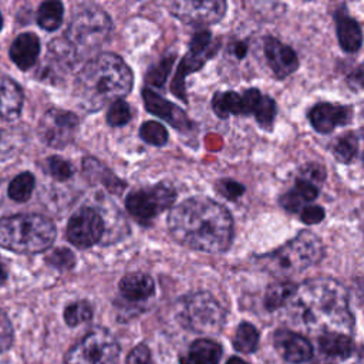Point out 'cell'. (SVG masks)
<instances>
[{"label":"cell","instance_id":"cell-1","mask_svg":"<svg viewBox=\"0 0 364 364\" xmlns=\"http://www.w3.org/2000/svg\"><path fill=\"white\" fill-rule=\"evenodd\" d=\"M289 320L307 333H343L353 328L346 287L331 277H314L296 286L284 306Z\"/></svg>","mask_w":364,"mask_h":364},{"label":"cell","instance_id":"cell-2","mask_svg":"<svg viewBox=\"0 0 364 364\" xmlns=\"http://www.w3.org/2000/svg\"><path fill=\"white\" fill-rule=\"evenodd\" d=\"M168 228L176 242L206 253L225 252L233 236L229 210L206 196H192L175 205L168 216Z\"/></svg>","mask_w":364,"mask_h":364},{"label":"cell","instance_id":"cell-3","mask_svg":"<svg viewBox=\"0 0 364 364\" xmlns=\"http://www.w3.org/2000/svg\"><path fill=\"white\" fill-rule=\"evenodd\" d=\"M132 84L134 75L128 64L114 53H101L84 64L75 91L84 108L97 111L107 102L128 95Z\"/></svg>","mask_w":364,"mask_h":364},{"label":"cell","instance_id":"cell-4","mask_svg":"<svg viewBox=\"0 0 364 364\" xmlns=\"http://www.w3.org/2000/svg\"><path fill=\"white\" fill-rule=\"evenodd\" d=\"M55 235L54 223L41 215H14L0 219V246L16 253L47 250Z\"/></svg>","mask_w":364,"mask_h":364},{"label":"cell","instance_id":"cell-5","mask_svg":"<svg viewBox=\"0 0 364 364\" xmlns=\"http://www.w3.org/2000/svg\"><path fill=\"white\" fill-rule=\"evenodd\" d=\"M323 256L324 246L321 239L310 230H301L279 249L263 255L260 263L272 274L286 276L317 264Z\"/></svg>","mask_w":364,"mask_h":364},{"label":"cell","instance_id":"cell-6","mask_svg":"<svg viewBox=\"0 0 364 364\" xmlns=\"http://www.w3.org/2000/svg\"><path fill=\"white\" fill-rule=\"evenodd\" d=\"M175 314L182 327L198 334H216L226 318L225 309L208 291H195L181 297Z\"/></svg>","mask_w":364,"mask_h":364},{"label":"cell","instance_id":"cell-7","mask_svg":"<svg viewBox=\"0 0 364 364\" xmlns=\"http://www.w3.org/2000/svg\"><path fill=\"white\" fill-rule=\"evenodd\" d=\"M112 21L101 7L84 4L75 10L67 28L65 40L78 53H87L102 46L111 36Z\"/></svg>","mask_w":364,"mask_h":364},{"label":"cell","instance_id":"cell-8","mask_svg":"<svg viewBox=\"0 0 364 364\" xmlns=\"http://www.w3.org/2000/svg\"><path fill=\"white\" fill-rule=\"evenodd\" d=\"M212 109L219 118L252 114L257 124L266 129L272 128L276 117V102L256 88L246 90L243 94L219 91L212 98Z\"/></svg>","mask_w":364,"mask_h":364},{"label":"cell","instance_id":"cell-9","mask_svg":"<svg viewBox=\"0 0 364 364\" xmlns=\"http://www.w3.org/2000/svg\"><path fill=\"white\" fill-rule=\"evenodd\" d=\"M119 344L105 328L97 327L65 354V364H117Z\"/></svg>","mask_w":364,"mask_h":364},{"label":"cell","instance_id":"cell-10","mask_svg":"<svg viewBox=\"0 0 364 364\" xmlns=\"http://www.w3.org/2000/svg\"><path fill=\"white\" fill-rule=\"evenodd\" d=\"M176 192L168 183H156L152 186L132 191L125 198L127 210L139 223L148 225L161 212L171 208L175 202Z\"/></svg>","mask_w":364,"mask_h":364},{"label":"cell","instance_id":"cell-11","mask_svg":"<svg viewBox=\"0 0 364 364\" xmlns=\"http://www.w3.org/2000/svg\"><path fill=\"white\" fill-rule=\"evenodd\" d=\"M104 229L105 223L101 212L95 208L84 206L70 218L65 236L75 247L87 249L97 243H102Z\"/></svg>","mask_w":364,"mask_h":364},{"label":"cell","instance_id":"cell-12","mask_svg":"<svg viewBox=\"0 0 364 364\" xmlns=\"http://www.w3.org/2000/svg\"><path fill=\"white\" fill-rule=\"evenodd\" d=\"M78 122V117L74 112L51 108L40 119V138L53 148H64L74 139Z\"/></svg>","mask_w":364,"mask_h":364},{"label":"cell","instance_id":"cell-13","mask_svg":"<svg viewBox=\"0 0 364 364\" xmlns=\"http://www.w3.org/2000/svg\"><path fill=\"white\" fill-rule=\"evenodd\" d=\"M169 11L186 24L208 26L223 18L226 3L223 0H178L169 6Z\"/></svg>","mask_w":364,"mask_h":364},{"label":"cell","instance_id":"cell-14","mask_svg":"<svg viewBox=\"0 0 364 364\" xmlns=\"http://www.w3.org/2000/svg\"><path fill=\"white\" fill-rule=\"evenodd\" d=\"M263 53L272 73L277 80L289 77L299 67V58L294 50L272 36L264 37Z\"/></svg>","mask_w":364,"mask_h":364},{"label":"cell","instance_id":"cell-15","mask_svg":"<svg viewBox=\"0 0 364 364\" xmlns=\"http://www.w3.org/2000/svg\"><path fill=\"white\" fill-rule=\"evenodd\" d=\"M142 98H144V105L146 111L151 114L162 118L164 121L169 122L173 128L179 131H189L192 129L193 124L186 115V112L176 104L169 102L151 88H144L142 90Z\"/></svg>","mask_w":364,"mask_h":364},{"label":"cell","instance_id":"cell-16","mask_svg":"<svg viewBox=\"0 0 364 364\" xmlns=\"http://www.w3.org/2000/svg\"><path fill=\"white\" fill-rule=\"evenodd\" d=\"M353 111L350 107L318 102L309 111V121L311 127L320 134H330L336 127L350 122Z\"/></svg>","mask_w":364,"mask_h":364},{"label":"cell","instance_id":"cell-17","mask_svg":"<svg viewBox=\"0 0 364 364\" xmlns=\"http://www.w3.org/2000/svg\"><path fill=\"white\" fill-rule=\"evenodd\" d=\"M273 343L279 354L289 363H304L313 357L310 341L287 328H280L273 336Z\"/></svg>","mask_w":364,"mask_h":364},{"label":"cell","instance_id":"cell-18","mask_svg":"<svg viewBox=\"0 0 364 364\" xmlns=\"http://www.w3.org/2000/svg\"><path fill=\"white\" fill-rule=\"evenodd\" d=\"M40 54V40L33 33H21L10 47V58L20 70L31 68Z\"/></svg>","mask_w":364,"mask_h":364},{"label":"cell","instance_id":"cell-19","mask_svg":"<svg viewBox=\"0 0 364 364\" xmlns=\"http://www.w3.org/2000/svg\"><path fill=\"white\" fill-rule=\"evenodd\" d=\"M23 91L11 78L0 74V121H13L20 115Z\"/></svg>","mask_w":364,"mask_h":364},{"label":"cell","instance_id":"cell-20","mask_svg":"<svg viewBox=\"0 0 364 364\" xmlns=\"http://www.w3.org/2000/svg\"><path fill=\"white\" fill-rule=\"evenodd\" d=\"M336 31L340 47L347 53H355L361 48L363 34L355 18L338 10L336 14Z\"/></svg>","mask_w":364,"mask_h":364},{"label":"cell","instance_id":"cell-21","mask_svg":"<svg viewBox=\"0 0 364 364\" xmlns=\"http://www.w3.org/2000/svg\"><path fill=\"white\" fill-rule=\"evenodd\" d=\"M119 293L129 301H141L155 291V282L146 273H128L119 280Z\"/></svg>","mask_w":364,"mask_h":364},{"label":"cell","instance_id":"cell-22","mask_svg":"<svg viewBox=\"0 0 364 364\" xmlns=\"http://www.w3.org/2000/svg\"><path fill=\"white\" fill-rule=\"evenodd\" d=\"M222 357V347L209 340V338H198L195 340L189 351L181 355V364H218Z\"/></svg>","mask_w":364,"mask_h":364},{"label":"cell","instance_id":"cell-23","mask_svg":"<svg viewBox=\"0 0 364 364\" xmlns=\"http://www.w3.org/2000/svg\"><path fill=\"white\" fill-rule=\"evenodd\" d=\"M213 53H195V51H188L185 54V57L182 58L178 71L173 77V81L171 84L172 92L181 98L183 102H186V94H185V78L186 75H189L193 71H198L206 61V58L209 55H212Z\"/></svg>","mask_w":364,"mask_h":364},{"label":"cell","instance_id":"cell-24","mask_svg":"<svg viewBox=\"0 0 364 364\" xmlns=\"http://www.w3.org/2000/svg\"><path fill=\"white\" fill-rule=\"evenodd\" d=\"M82 171L84 175L91 181H100V183H104L105 188L112 193H121L127 183L117 178L109 169H107L102 164H100L95 158H85L82 162Z\"/></svg>","mask_w":364,"mask_h":364},{"label":"cell","instance_id":"cell-25","mask_svg":"<svg viewBox=\"0 0 364 364\" xmlns=\"http://www.w3.org/2000/svg\"><path fill=\"white\" fill-rule=\"evenodd\" d=\"M320 350L328 357L348 358L354 350L350 336L343 333H324L318 336Z\"/></svg>","mask_w":364,"mask_h":364},{"label":"cell","instance_id":"cell-26","mask_svg":"<svg viewBox=\"0 0 364 364\" xmlns=\"http://www.w3.org/2000/svg\"><path fill=\"white\" fill-rule=\"evenodd\" d=\"M64 6L57 0L44 1L40 4L37 11V23L41 28L47 31L57 30L63 23Z\"/></svg>","mask_w":364,"mask_h":364},{"label":"cell","instance_id":"cell-27","mask_svg":"<svg viewBox=\"0 0 364 364\" xmlns=\"http://www.w3.org/2000/svg\"><path fill=\"white\" fill-rule=\"evenodd\" d=\"M294 290L296 284L291 282H280L269 286L264 294V307L270 311L284 307Z\"/></svg>","mask_w":364,"mask_h":364},{"label":"cell","instance_id":"cell-28","mask_svg":"<svg viewBox=\"0 0 364 364\" xmlns=\"http://www.w3.org/2000/svg\"><path fill=\"white\" fill-rule=\"evenodd\" d=\"M331 152L338 162L350 164L358 152V138L354 132H347L338 136L331 145Z\"/></svg>","mask_w":364,"mask_h":364},{"label":"cell","instance_id":"cell-29","mask_svg":"<svg viewBox=\"0 0 364 364\" xmlns=\"http://www.w3.org/2000/svg\"><path fill=\"white\" fill-rule=\"evenodd\" d=\"M259 343V331L250 323H240L233 336V347L240 353H252Z\"/></svg>","mask_w":364,"mask_h":364},{"label":"cell","instance_id":"cell-30","mask_svg":"<svg viewBox=\"0 0 364 364\" xmlns=\"http://www.w3.org/2000/svg\"><path fill=\"white\" fill-rule=\"evenodd\" d=\"M34 185H36V181L33 173L23 172L16 178H13V181L10 182L7 189L9 196L16 202H26L31 196Z\"/></svg>","mask_w":364,"mask_h":364},{"label":"cell","instance_id":"cell-31","mask_svg":"<svg viewBox=\"0 0 364 364\" xmlns=\"http://www.w3.org/2000/svg\"><path fill=\"white\" fill-rule=\"evenodd\" d=\"M139 136L144 142L154 146H164L168 142L166 128L156 121H146L139 128Z\"/></svg>","mask_w":364,"mask_h":364},{"label":"cell","instance_id":"cell-32","mask_svg":"<svg viewBox=\"0 0 364 364\" xmlns=\"http://www.w3.org/2000/svg\"><path fill=\"white\" fill-rule=\"evenodd\" d=\"M91 317H92V309L84 300L74 301V303L68 304L65 307V310H64V320L71 327H75V326H78L81 323H85Z\"/></svg>","mask_w":364,"mask_h":364},{"label":"cell","instance_id":"cell-33","mask_svg":"<svg viewBox=\"0 0 364 364\" xmlns=\"http://www.w3.org/2000/svg\"><path fill=\"white\" fill-rule=\"evenodd\" d=\"M131 118H132V112H131V108L127 101L117 100V101L111 102L108 112H107V122L111 127H122V125L128 124L131 121Z\"/></svg>","mask_w":364,"mask_h":364},{"label":"cell","instance_id":"cell-34","mask_svg":"<svg viewBox=\"0 0 364 364\" xmlns=\"http://www.w3.org/2000/svg\"><path fill=\"white\" fill-rule=\"evenodd\" d=\"M173 61H175V55H168L162 58L158 64L151 67V70L146 74V81L155 87H162L169 75Z\"/></svg>","mask_w":364,"mask_h":364},{"label":"cell","instance_id":"cell-35","mask_svg":"<svg viewBox=\"0 0 364 364\" xmlns=\"http://www.w3.org/2000/svg\"><path fill=\"white\" fill-rule=\"evenodd\" d=\"M46 262L58 270H70L75 266V256L71 250L65 247H58L47 255Z\"/></svg>","mask_w":364,"mask_h":364},{"label":"cell","instance_id":"cell-36","mask_svg":"<svg viewBox=\"0 0 364 364\" xmlns=\"http://www.w3.org/2000/svg\"><path fill=\"white\" fill-rule=\"evenodd\" d=\"M47 172L57 181H67L73 176L74 168L68 161L60 156H50L47 159Z\"/></svg>","mask_w":364,"mask_h":364},{"label":"cell","instance_id":"cell-37","mask_svg":"<svg viewBox=\"0 0 364 364\" xmlns=\"http://www.w3.org/2000/svg\"><path fill=\"white\" fill-rule=\"evenodd\" d=\"M216 191L226 199L229 200H235L237 199L239 196L243 195L245 192V186L233 179H220L216 182L215 185Z\"/></svg>","mask_w":364,"mask_h":364},{"label":"cell","instance_id":"cell-38","mask_svg":"<svg viewBox=\"0 0 364 364\" xmlns=\"http://www.w3.org/2000/svg\"><path fill=\"white\" fill-rule=\"evenodd\" d=\"M291 189L303 199L304 203H310L318 196V186L303 178L297 179Z\"/></svg>","mask_w":364,"mask_h":364},{"label":"cell","instance_id":"cell-39","mask_svg":"<svg viewBox=\"0 0 364 364\" xmlns=\"http://www.w3.org/2000/svg\"><path fill=\"white\" fill-rule=\"evenodd\" d=\"M324 209L318 205H304L300 209V220L304 225H316L324 219Z\"/></svg>","mask_w":364,"mask_h":364},{"label":"cell","instance_id":"cell-40","mask_svg":"<svg viewBox=\"0 0 364 364\" xmlns=\"http://www.w3.org/2000/svg\"><path fill=\"white\" fill-rule=\"evenodd\" d=\"M13 341V327L4 311L0 309V353L6 351Z\"/></svg>","mask_w":364,"mask_h":364},{"label":"cell","instance_id":"cell-41","mask_svg":"<svg viewBox=\"0 0 364 364\" xmlns=\"http://www.w3.org/2000/svg\"><path fill=\"white\" fill-rule=\"evenodd\" d=\"M127 364H152L151 351L146 344H138L127 357Z\"/></svg>","mask_w":364,"mask_h":364},{"label":"cell","instance_id":"cell-42","mask_svg":"<svg viewBox=\"0 0 364 364\" xmlns=\"http://www.w3.org/2000/svg\"><path fill=\"white\" fill-rule=\"evenodd\" d=\"M303 173V179H307L313 183L316 182H321L324 181L326 178V172H324V168H321L320 165H316V164H310L304 168V171H301Z\"/></svg>","mask_w":364,"mask_h":364},{"label":"cell","instance_id":"cell-43","mask_svg":"<svg viewBox=\"0 0 364 364\" xmlns=\"http://www.w3.org/2000/svg\"><path fill=\"white\" fill-rule=\"evenodd\" d=\"M246 50H247V47H246L243 43H237V44L235 46V54H236V57H237V58H243L245 54H246Z\"/></svg>","mask_w":364,"mask_h":364},{"label":"cell","instance_id":"cell-44","mask_svg":"<svg viewBox=\"0 0 364 364\" xmlns=\"http://www.w3.org/2000/svg\"><path fill=\"white\" fill-rule=\"evenodd\" d=\"M226 364H247L246 361H243L242 358H239V357H230L229 360H228V363Z\"/></svg>","mask_w":364,"mask_h":364},{"label":"cell","instance_id":"cell-45","mask_svg":"<svg viewBox=\"0 0 364 364\" xmlns=\"http://www.w3.org/2000/svg\"><path fill=\"white\" fill-rule=\"evenodd\" d=\"M6 279H7V274H6V270L3 269V266H1V263H0V286L6 282Z\"/></svg>","mask_w":364,"mask_h":364},{"label":"cell","instance_id":"cell-46","mask_svg":"<svg viewBox=\"0 0 364 364\" xmlns=\"http://www.w3.org/2000/svg\"><path fill=\"white\" fill-rule=\"evenodd\" d=\"M1 27H3V17H1V13H0V30H1Z\"/></svg>","mask_w":364,"mask_h":364}]
</instances>
